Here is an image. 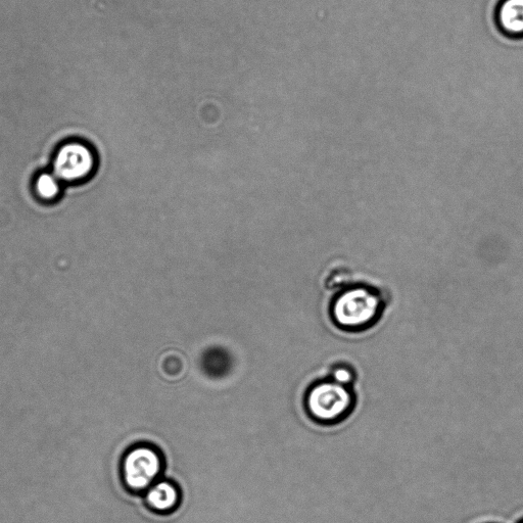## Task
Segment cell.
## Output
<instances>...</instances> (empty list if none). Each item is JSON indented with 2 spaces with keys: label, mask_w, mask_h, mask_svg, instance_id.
Here are the masks:
<instances>
[{
  "label": "cell",
  "mask_w": 523,
  "mask_h": 523,
  "mask_svg": "<svg viewBox=\"0 0 523 523\" xmlns=\"http://www.w3.org/2000/svg\"><path fill=\"white\" fill-rule=\"evenodd\" d=\"M387 306L385 296L363 284H349L331 301L329 314L341 330L360 332L371 328Z\"/></svg>",
  "instance_id": "6da1fadb"
},
{
  "label": "cell",
  "mask_w": 523,
  "mask_h": 523,
  "mask_svg": "<svg viewBox=\"0 0 523 523\" xmlns=\"http://www.w3.org/2000/svg\"><path fill=\"white\" fill-rule=\"evenodd\" d=\"M308 417L319 425H336L347 419L356 407L353 388L342 386L330 378L316 380L305 394Z\"/></svg>",
  "instance_id": "7a4b0ae2"
},
{
  "label": "cell",
  "mask_w": 523,
  "mask_h": 523,
  "mask_svg": "<svg viewBox=\"0 0 523 523\" xmlns=\"http://www.w3.org/2000/svg\"><path fill=\"white\" fill-rule=\"evenodd\" d=\"M165 459L152 444H136L122 455L119 464V480L124 490L135 496L145 493L163 478Z\"/></svg>",
  "instance_id": "3957f363"
},
{
  "label": "cell",
  "mask_w": 523,
  "mask_h": 523,
  "mask_svg": "<svg viewBox=\"0 0 523 523\" xmlns=\"http://www.w3.org/2000/svg\"><path fill=\"white\" fill-rule=\"evenodd\" d=\"M98 159L91 147L83 141L66 142L53 161V173L62 183H79L87 180L97 169Z\"/></svg>",
  "instance_id": "277c9868"
},
{
  "label": "cell",
  "mask_w": 523,
  "mask_h": 523,
  "mask_svg": "<svg viewBox=\"0 0 523 523\" xmlns=\"http://www.w3.org/2000/svg\"><path fill=\"white\" fill-rule=\"evenodd\" d=\"M147 508L159 516L173 514L180 507L182 494L172 481L160 479L144 495Z\"/></svg>",
  "instance_id": "5b68a950"
},
{
  "label": "cell",
  "mask_w": 523,
  "mask_h": 523,
  "mask_svg": "<svg viewBox=\"0 0 523 523\" xmlns=\"http://www.w3.org/2000/svg\"><path fill=\"white\" fill-rule=\"evenodd\" d=\"M500 31L511 38H523V0H501L496 10Z\"/></svg>",
  "instance_id": "8992f818"
},
{
  "label": "cell",
  "mask_w": 523,
  "mask_h": 523,
  "mask_svg": "<svg viewBox=\"0 0 523 523\" xmlns=\"http://www.w3.org/2000/svg\"><path fill=\"white\" fill-rule=\"evenodd\" d=\"M62 185V181L53 172H42L34 181L35 194L44 202H53L61 196Z\"/></svg>",
  "instance_id": "52a82bcc"
},
{
  "label": "cell",
  "mask_w": 523,
  "mask_h": 523,
  "mask_svg": "<svg viewBox=\"0 0 523 523\" xmlns=\"http://www.w3.org/2000/svg\"><path fill=\"white\" fill-rule=\"evenodd\" d=\"M328 378L342 386L354 388L357 374L351 365L347 363H338L330 368Z\"/></svg>",
  "instance_id": "ba28073f"
},
{
  "label": "cell",
  "mask_w": 523,
  "mask_h": 523,
  "mask_svg": "<svg viewBox=\"0 0 523 523\" xmlns=\"http://www.w3.org/2000/svg\"><path fill=\"white\" fill-rule=\"evenodd\" d=\"M519 523H523V520H521Z\"/></svg>",
  "instance_id": "9c48e42d"
}]
</instances>
